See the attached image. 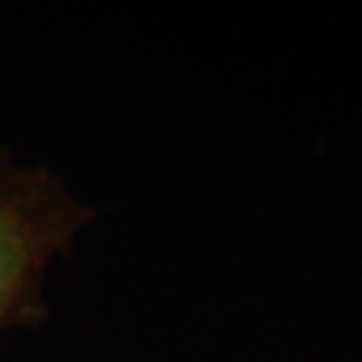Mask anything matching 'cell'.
<instances>
[{
    "mask_svg": "<svg viewBox=\"0 0 362 362\" xmlns=\"http://www.w3.org/2000/svg\"><path fill=\"white\" fill-rule=\"evenodd\" d=\"M90 219L59 179L17 168L0 153V332L45 315L40 289L47 264Z\"/></svg>",
    "mask_w": 362,
    "mask_h": 362,
    "instance_id": "obj_1",
    "label": "cell"
}]
</instances>
